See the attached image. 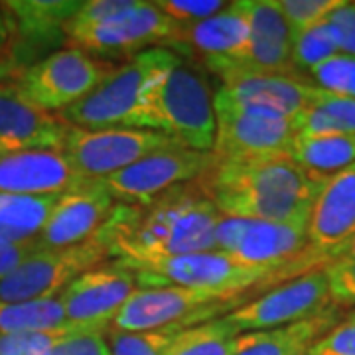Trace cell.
<instances>
[{
    "instance_id": "obj_40",
    "label": "cell",
    "mask_w": 355,
    "mask_h": 355,
    "mask_svg": "<svg viewBox=\"0 0 355 355\" xmlns=\"http://www.w3.org/2000/svg\"><path fill=\"white\" fill-rule=\"evenodd\" d=\"M326 20L338 34L340 53L355 58V2L342 0V4Z\"/></svg>"
},
{
    "instance_id": "obj_36",
    "label": "cell",
    "mask_w": 355,
    "mask_h": 355,
    "mask_svg": "<svg viewBox=\"0 0 355 355\" xmlns=\"http://www.w3.org/2000/svg\"><path fill=\"white\" fill-rule=\"evenodd\" d=\"M139 0H89L81 2V8L76 16L67 22L65 28H87L109 22L113 18H119L123 14L130 12L137 8Z\"/></svg>"
},
{
    "instance_id": "obj_20",
    "label": "cell",
    "mask_w": 355,
    "mask_h": 355,
    "mask_svg": "<svg viewBox=\"0 0 355 355\" xmlns=\"http://www.w3.org/2000/svg\"><path fill=\"white\" fill-rule=\"evenodd\" d=\"M12 24L10 64L20 73L34 64L32 58L65 36V26L81 8L69 0H8L0 2Z\"/></svg>"
},
{
    "instance_id": "obj_21",
    "label": "cell",
    "mask_w": 355,
    "mask_h": 355,
    "mask_svg": "<svg viewBox=\"0 0 355 355\" xmlns=\"http://www.w3.org/2000/svg\"><path fill=\"white\" fill-rule=\"evenodd\" d=\"M217 76L223 83L219 93L231 101L292 121L310 105L316 91V85L304 76L259 73L245 69H227Z\"/></svg>"
},
{
    "instance_id": "obj_39",
    "label": "cell",
    "mask_w": 355,
    "mask_h": 355,
    "mask_svg": "<svg viewBox=\"0 0 355 355\" xmlns=\"http://www.w3.org/2000/svg\"><path fill=\"white\" fill-rule=\"evenodd\" d=\"M322 270L328 279L331 304L338 308L355 306V263H331Z\"/></svg>"
},
{
    "instance_id": "obj_31",
    "label": "cell",
    "mask_w": 355,
    "mask_h": 355,
    "mask_svg": "<svg viewBox=\"0 0 355 355\" xmlns=\"http://www.w3.org/2000/svg\"><path fill=\"white\" fill-rule=\"evenodd\" d=\"M182 330L186 328L170 326L148 331L107 330V342L111 355H166Z\"/></svg>"
},
{
    "instance_id": "obj_22",
    "label": "cell",
    "mask_w": 355,
    "mask_h": 355,
    "mask_svg": "<svg viewBox=\"0 0 355 355\" xmlns=\"http://www.w3.org/2000/svg\"><path fill=\"white\" fill-rule=\"evenodd\" d=\"M79 176L60 150H24L0 154V193L62 196L77 188Z\"/></svg>"
},
{
    "instance_id": "obj_11",
    "label": "cell",
    "mask_w": 355,
    "mask_h": 355,
    "mask_svg": "<svg viewBox=\"0 0 355 355\" xmlns=\"http://www.w3.org/2000/svg\"><path fill=\"white\" fill-rule=\"evenodd\" d=\"M306 249V225L223 216L217 223L216 251L231 254L243 265L265 268L272 275V280L282 279L286 268Z\"/></svg>"
},
{
    "instance_id": "obj_13",
    "label": "cell",
    "mask_w": 355,
    "mask_h": 355,
    "mask_svg": "<svg viewBox=\"0 0 355 355\" xmlns=\"http://www.w3.org/2000/svg\"><path fill=\"white\" fill-rule=\"evenodd\" d=\"M216 154L172 146L140 158L103 180L116 203H144L180 184L193 182L216 164Z\"/></svg>"
},
{
    "instance_id": "obj_5",
    "label": "cell",
    "mask_w": 355,
    "mask_h": 355,
    "mask_svg": "<svg viewBox=\"0 0 355 355\" xmlns=\"http://www.w3.org/2000/svg\"><path fill=\"white\" fill-rule=\"evenodd\" d=\"M239 308L235 296L216 292L190 291L180 286H142L127 300L111 322L113 331H148L191 324H205L229 314V308Z\"/></svg>"
},
{
    "instance_id": "obj_1",
    "label": "cell",
    "mask_w": 355,
    "mask_h": 355,
    "mask_svg": "<svg viewBox=\"0 0 355 355\" xmlns=\"http://www.w3.org/2000/svg\"><path fill=\"white\" fill-rule=\"evenodd\" d=\"M221 219L198 180L180 184L144 203H114L97 233L119 265L135 268L182 254L216 249Z\"/></svg>"
},
{
    "instance_id": "obj_19",
    "label": "cell",
    "mask_w": 355,
    "mask_h": 355,
    "mask_svg": "<svg viewBox=\"0 0 355 355\" xmlns=\"http://www.w3.org/2000/svg\"><path fill=\"white\" fill-rule=\"evenodd\" d=\"M71 125L28 101L14 81H0V154L62 150Z\"/></svg>"
},
{
    "instance_id": "obj_27",
    "label": "cell",
    "mask_w": 355,
    "mask_h": 355,
    "mask_svg": "<svg viewBox=\"0 0 355 355\" xmlns=\"http://www.w3.org/2000/svg\"><path fill=\"white\" fill-rule=\"evenodd\" d=\"M298 137L355 135V97L316 87L312 101L294 119Z\"/></svg>"
},
{
    "instance_id": "obj_41",
    "label": "cell",
    "mask_w": 355,
    "mask_h": 355,
    "mask_svg": "<svg viewBox=\"0 0 355 355\" xmlns=\"http://www.w3.org/2000/svg\"><path fill=\"white\" fill-rule=\"evenodd\" d=\"M40 249H42V245H40L38 237L24 243H10L0 239V279L6 277L8 272H12L14 268H18L30 254L38 253Z\"/></svg>"
},
{
    "instance_id": "obj_2",
    "label": "cell",
    "mask_w": 355,
    "mask_h": 355,
    "mask_svg": "<svg viewBox=\"0 0 355 355\" xmlns=\"http://www.w3.org/2000/svg\"><path fill=\"white\" fill-rule=\"evenodd\" d=\"M326 180L310 176L291 156L216 160L198 184L223 217L306 225Z\"/></svg>"
},
{
    "instance_id": "obj_15",
    "label": "cell",
    "mask_w": 355,
    "mask_h": 355,
    "mask_svg": "<svg viewBox=\"0 0 355 355\" xmlns=\"http://www.w3.org/2000/svg\"><path fill=\"white\" fill-rule=\"evenodd\" d=\"M355 233V164L330 176L318 191L306 221L308 249L294 261L282 280L314 270L318 257L331 251Z\"/></svg>"
},
{
    "instance_id": "obj_23",
    "label": "cell",
    "mask_w": 355,
    "mask_h": 355,
    "mask_svg": "<svg viewBox=\"0 0 355 355\" xmlns=\"http://www.w3.org/2000/svg\"><path fill=\"white\" fill-rule=\"evenodd\" d=\"M249 16V51L239 69L298 76L292 65V32L277 0H243Z\"/></svg>"
},
{
    "instance_id": "obj_12",
    "label": "cell",
    "mask_w": 355,
    "mask_h": 355,
    "mask_svg": "<svg viewBox=\"0 0 355 355\" xmlns=\"http://www.w3.org/2000/svg\"><path fill=\"white\" fill-rule=\"evenodd\" d=\"M331 304L328 279L322 268L284 280L253 302L241 304L223 316L237 334L272 330L322 314Z\"/></svg>"
},
{
    "instance_id": "obj_3",
    "label": "cell",
    "mask_w": 355,
    "mask_h": 355,
    "mask_svg": "<svg viewBox=\"0 0 355 355\" xmlns=\"http://www.w3.org/2000/svg\"><path fill=\"white\" fill-rule=\"evenodd\" d=\"M142 127L166 132L193 150H214V93L202 71L184 64L176 51L170 50L144 87Z\"/></svg>"
},
{
    "instance_id": "obj_42",
    "label": "cell",
    "mask_w": 355,
    "mask_h": 355,
    "mask_svg": "<svg viewBox=\"0 0 355 355\" xmlns=\"http://www.w3.org/2000/svg\"><path fill=\"white\" fill-rule=\"evenodd\" d=\"M343 261L355 263V233L349 239H345L343 243H340L338 247H334L331 251L324 253L322 257H318L316 263H314V270L324 268V266L331 265V263H343Z\"/></svg>"
},
{
    "instance_id": "obj_29",
    "label": "cell",
    "mask_w": 355,
    "mask_h": 355,
    "mask_svg": "<svg viewBox=\"0 0 355 355\" xmlns=\"http://www.w3.org/2000/svg\"><path fill=\"white\" fill-rule=\"evenodd\" d=\"M237 336L221 316L180 331L166 355H233Z\"/></svg>"
},
{
    "instance_id": "obj_9",
    "label": "cell",
    "mask_w": 355,
    "mask_h": 355,
    "mask_svg": "<svg viewBox=\"0 0 355 355\" xmlns=\"http://www.w3.org/2000/svg\"><path fill=\"white\" fill-rule=\"evenodd\" d=\"M132 270L142 286H180L223 296H237L254 284L272 280V275L265 268L243 265L231 254L216 249L146 263Z\"/></svg>"
},
{
    "instance_id": "obj_28",
    "label": "cell",
    "mask_w": 355,
    "mask_h": 355,
    "mask_svg": "<svg viewBox=\"0 0 355 355\" xmlns=\"http://www.w3.org/2000/svg\"><path fill=\"white\" fill-rule=\"evenodd\" d=\"M65 326L67 322L60 296L0 304V334L60 330Z\"/></svg>"
},
{
    "instance_id": "obj_16",
    "label": "cell",
    "mask_w": 355,
    "mask_h": 355,
    "mask_svg": "<svg viewBox=\"0 0 355 355\" xmlns=\"http://www.w3.org/2000/svg\"><path fill=\"white\" fill-rule=\"evenodd\" d=\"M137 288V272L128 266L109 263L91 268L60 294L67 326L79 330H109L114 316Z\"/></svg>"
},
{
    "instance_id": "obj_43",
    "label": "cell",
    "mask_w": 355,
    "mask_h": 355,
    "mask_svg": "<svg viewBox=\"0 0 355 355\" xmlns=\"http://www.w3.org/2000/svg\"><path fill=\"white\" fill-rule=\"evenodd\" d=\"M10 48H12V24L4 12V8L0 6V65L6 67L14 77L18 76V71L10 64Z\"/></svg>"
},
{
    "instance_id": "obj_24",
    "label": "cell",
    "mask_w": 355,
    "mask_h": 355,
    "mask_svg": "<svg viewBox=\"0 0 355 355\" xmlns=\"http://www.w3.org/2000/svg\"><path fill=\"white\" fill-rule=\"evenodd\" d=\"M342 310L330 306L322 314L272 330L245 331L237 336L233 355H306L314 343L340 322Z\"/></svg>"
},
{
    "instance_id": "obj_6",
    "label": "cell",
    "mask_w": 355,
    "mask_h": 355,
    "mask_svg": "<svg viewBox=\"0 0 355 355\" xmlns=\"http://www.w3.org/2000/svg\"><path fill=\"white\" fill-rule=\"evenodd\" d=\"M113 69L114 65L93 58L87 51L64 48L34 62L10 81L40 109L62 113L87 97Z\"/></svg>"
},
{
    "instance_id": "obj_25",
    "label": "cell",
    "mask_w": 355,
    "mask_h": 355,
    "mask_svg": "<svg viewBox=\"0 0 355 355\" xmlns=\"http://www.w3.org/2000/svg\"><path fill=\"white\" fill-rule=\"evenodd\" d=\"M288 156L310 176L328 180L355 164V135H296Z\"/></svg>"
},
{
    "instance_id": "obj_17",
    "label": "cell",
    "mask_w": 355,
    "mask_h": 355,
    "mask_svg": "<svg viewBox=\"0 0 355 355\" xmlns=\"http://www.w3.org/2000/svg\"><path fill=\"white\" fill-rule=\"evenodd\" d=\"M249 16L245 2H231L223 12L202 22L180 24L172 48L200 55L211 71L239 69L249 51Z\"/></svg>"
},
{
    "instance_id": "obj_14",
    "label": "cell",
    "mask_w": 355,
    "mask_h": 355,
    "mask_svg": "<svg viewBox=\"0 0 355 355\" xmlns=\"http://www.w3.org/2000/svg\"><path fill=\"white\" fill-rule=\"evenodd\" d=\"M174 20L160 12L154 2L139 0L137 8L113 18L109 22L87 28H65V38L71 42V48L99 53V55H127L140 53L150 48L174 46L178 36Z\"/></svg>"
},
{
    "instance_id": "obj_32",
    "label": "cell",
    "mask_w": 355,
    "mask_h": 355,
    "mask_svg": "<svg viewBox=\"0 0 355 355\" xmlns=\"http://www.w3.org/2000/svg\"><path fill=\"white\" fill-rule=\"evenodd\" d=\"M310 81L316 87L336 95L355 97V58L336 53L308 71Z\"/></svg>"
},
{
    "instance_id": "obj_8",
    "label": "cell",
    "mask_w": 355,
    "mask_h": 355,
    "mask_svg": "<svg viewBox=\"0 0 355 355\" xmlns=\"http://www.w3.org/2000/svg\"><path fill=\"white\" fill-rule=\"evenodd\" d=\"M184 146L174 137L150 128H87L71 127L60 153L85 180H105L139 162L148 154Z\"/></svg>"
},
{
    "instance_id": "obj_7",
    "label": "cell",
    "mask_w": 355,
    "mask_h": 355,
    "mask_svg": "<svg viewBox=\"0 0 355 355\" xmlns=\"http://www.w3.org/2000/svg\"><path fill=\"white\" fill-rule=\"evenodd\" d=\"M214 154L217 160H254L288 156L291 153L292 142L296 139L292 119L239 105L219 91L214 95Z\"/></svg>"
},
{
    "instance_id": "obj_37",
    "label": "cell",
    "mask_w": 355,
    "mask_h": 355,
    "mask_svg": "<svg viewBox=\"0 0 355 355\" xmlns=\"http://www.w3.org/2000/svg\"><path fill=\"white\" fill-rule=\"evenodd\" d=\"M48 355H111L107 330L73 328L51 347Z\"/></svg>"
},
{
    "instance_id": "obj_35",
    "label": "cell",
    "mask_w": 355,
    "mask_h": 355,
    "mask_svg": "<svg viewBox=\"0 0 355 355\" xmlns=\"http://www.w3.org/2000/svg\"><path fill=\"white\" fill-rule=\"evenodd\" d=\"M231 2L223 0H158L154 6L176 24H193L223 12Z\"/></svg>"
},
{
    "instance_id": "obj_18",
    "label": "cell",
    "mask_w": 355,
    "mask_h": 355,
    "mask_svg": "<svg viewBox=\"0 0 355 355\" xmlns=\"http://www.w3.org/2000/svg\"><path fill=\"white\" fill-rule=\"evenodd\" d=\"M103 180H85L58 198L38 241L42 249H64L93 239L114 207Z\"/></svg>"
},
{
    "instance_id": "obj_44",
    "label": "cell",
    "mask_w": 355,
    "mask_h": 355,
    "mask_svg": "<svg viewBox=\"0 0 355 355\" xmlns=\"http://www.w3.org/2000/svg\"><path fill=\"white\" fill-rule=\"evenodd\" d=\"M4 79H12V73H10L6 67H2V65H0V81H4Z\"/></svg>"
},
{
    "instance_id": "obj_38",
    "label": "cell",
    "mask_w": 355,
    "mask_h": 355,
    "mask_svg": "<svg viewBox=\"0 0 355 355\" xmlns=\"http://www.w3.org/2000/svg\"><path fill=\"white\" fill-rule=\"evenodd\" d=\"M306 355H355V310L343 314L340 322L324 334Z\"/></svg>"
},
{
    "instance_id": "obj_34",
    "label": "cell",
    "mask_w": 355,
    "mask_h": 355,
    "mask_svg": "<svg viewBox=\"0 0 355 355\" xmlns=\"http://www.w3.org/2000/svg\"><path fill=\"white\" fill-rule=\"evenodd\" d=\"M71 330V326H65L60 330L0 334V355H48L51 347Z\"/></svg>"
},
{
    "instance_id": "obj_4",
    "label": "cell",
    "mask_w": 355,
    "mask_h": 355,
    "mask_svg": "<svg viewBox=\"0 0 355 355\" xmlns=\"http://www.w3.org/2000/svg\"><path fill=\"white\" fill-rule=\"evenodd\" d=\"M168 53V48H150L132 55L127 64L114 67L87 97L58 114L71 127L87 130L144 128L142 93Z\"/></svg>"
},
{
    "instance_id": "obj_30",
    "label": "cell",
    "mask_w": 355,
    "mask_h": 355,
    "mask_svg": "<svg viewBox=\"0 0 355 355\" xmlns=\"http://www.w3.org/2000/svg\"><path fill=\"white\" fill-rule=\"evenodd\" d=\"M336 53H340L338 34L328 20L292 38V65L298 76H302V71L308 73Z\"/></svg>"
},
{
    "instance_id": "obj_10",
    "label": "cell",
    "mask_w": 355,
    "mask_h": 355,
    "mask_svg": "<svg viewBox=\"0 0 355 355\" xmlns=\"http://www.w3.org/2000/svg\"><path fill=\"white\" fill-rule=\"evenodd\" d=\"M109 257V249L97 235L73 247L40 249L0 279V304L53 298L83 272L105 265Z\"/></svg>"
},
{
    "instance_id": "obj_33",
    "label": "cell",
    "mask_w": 355,
    "mask_h": 355,
    "mask_svg": "<svg viewBox=\"0 0 355 355\" xmlns=\"http://www.w3.org/2000/svg\"><path fill=\"white\" fill-rule=\"evenodd\" d=\"M342 0H277V6L291 28L292 38L324 22Z\"/></svg>"
},
{
    "instance_id": "obj_26",
    "label": "cell",
    "mask_w": 355,
    "mask_h": 355,
    "mask_svg": "<svg viewBox=\"0 0 355 355\" xmlns=\"http://www.w3.org/2000/svg\"><path fill=\"white\" fill-rule=\"evenodd\" d=\"M60 196L0 193V239L24 243L36 239L48 223Z\"/></svg>"
}]
</instances>
